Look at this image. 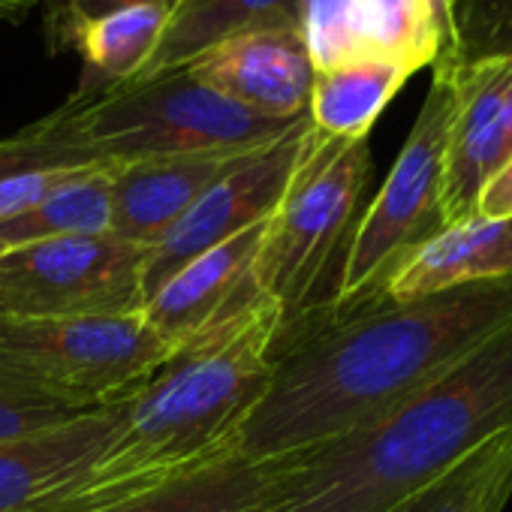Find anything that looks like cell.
<instances>
[{"instance_id":"7402d4cb","label":"cell","mask_w":512,"mask_h":512,"mask_svg":"<svg viewBox=\"0 0 512 512\" xmlns=\"http://www.w3.org/2000/svg\"><path fill=\"white\" fill-rule=\"evenodd\" d=\"M362 25L368 52L395 58L410 73L434 67L440 58L437 37L419 0H362Z\"/></svg>"},{"instance_id":"603a6c76","label":"cell","mask_w":512,"mask_h":512,"mask_svg":"<svg viewBox=\"0 0 512 512\" xmlns=\"http://www.w3.org/2000/svg\"><path fill=\"white\" fill-rule=\"evenodd\" d=\"M455 46L434 67H464L512 55V0H452Z\"/></svg>"},{"instance_id":"3957f363","label":"cell","mask_w":512,"mask_h":512,"mask_svg":"<svg viewBox=\"0 0 512 512\" xmlns=\"http://www.w3.org/2000/svg\"><path fill=\"white\" fill-rule=\"evenodd\" d=\"M512 425V323L440 377L299 455L266 512H389Z\"/></svg>"},{"instance_id":"6da1fadb","label":"cell","mask_w":512,"mask_h":512,"mask_svg":"<svg viewBox=\"0 0 512 512\" xmlns=\"http://www.w3.org/2000/svg\"><path fill=\"white\" fill-rule=\"evenodd\" d=\"M512 323V278L377 305L311 314L281 335L272 380L241 422L235 455L296 458L377 419L485 338Z\"/></svg>"},{"instance_id":"5b68a950","label":"cell","mask_w":512,"mask_h":512,"mask_svg":"<svg viewBox=\"0 0 512 512\" xmlns=\"http://www.w3.org/2000/svg\"><path fill=\"white\" fill-rule=\"evenodd\" d=\"M371 178L368 139H332L314 130L253 263L256 293L284 314V335L317 311V293L350 241Z\"/></svg>"},{"instance_id":"ba28073f","label":"cell","mask_w":512,"mask_h":512,"mask_svg":"<svg viewBox=\"0 0 512 512\" xmlns=\"http://www.w3.org/2000/svg\"><path fill=\"white\" fill-rule=\"evenodd\" d=\"M148 247L115 232L4 247L0 317H115L145 308Z\"/></svg>"},{"instance_id":"9a60e30c","label":"cell","mask_w":512,"mask_h":512,"mask_svg":"<svg viewBox=\"0 0 512 512\" xmlns=\"http://www.w3.org/2000/svg\"><path fill=\"white\" fill-rule=\"evenodd\" d=\"M512 278V217H473L443 226L389 281L380 305L416 302L479 281Z\"/></svg>"},{"instance_id":"4fadbf2b","label":"cell","mask_w":512,"mask_h":512,"mask_svg":"<svg viewBox=\"0 0 512 512\" xmlns=\"http://www.w3.org/2000/svg\"><path fill=\"white\" fill-rule=\"evenodd\" d=\"M269 217L199 253L148 296L142 314L169 344L184 347L208 326L260 296L253 284V263L266 238Z\"/></svg>"},{"instance_id":"e0dca14e","label":"cell","mask_w":512,"mask_h":512,"mask_svg":"<svg viewBox=\"0 0 512 512\" xmlns=\"http://www.w3.org/2000/svg\"><path fill=\"white\" fill-rule=\"evenodd\" d=\"M296 461L229 455L94 512H266Z\"/></svg>"},{"instance_id":"d6a6232c","label":"cell","mask_w":512,"mask_h":512,"mask_svg":"<svg viewBox=\"0 0 512 512\" xmlns=\"http://www.w3.org/2000/svg\"><path fill=\"white\" fill-rule=\"evenodd\" d=\"M0 253H4V244H0Z\"/></svg>"},{"instance_id":"2e32d148","label":"cell","mask_w":512,"mask_h":512,"mask_svg":"<svg viewBox=\"0 0 512 512\" xmlns=\"http://www.w3.org/2000/svg\"><path fill=\"white\" fill-rule=\"evenodd\" d=\"M275 25L302 28V0H172L154 52L124 88L184 73L220 43Z\"/></svg>"},{"instance_id":"484cf974","label":"cell","mask_w":512,"mask_h":512,"mask_svg":"<svg viewBox=\"0 0 512 512\" xmlns=\"http://www.w3.org/2000/svg\"><path fill=\"white\" fill-rule=\"evenodd\" d=\"M55 166H94L79 151H73L52 127V118H40L37 124L0 139V181L31 172V169H55Z\"/></svg>"},{"instance_id":"f546056e","label":"cell","mask_w":512,"mask_h":512,"mask_svg":"<svg viewBox=\"0 0 512 512\" xmlns=\"http://www.w3.org/2000/svg\"><path fill=\"white\" fill-rule=\"evenodd\" d=\"M422 4V13L437 37V46H440V58H449L452 46H455V25H452V0H419ZM434 61V64H437Z\"/></svg>"},{"instance_id":"7c38bea8","label":"cell","mask_w":512,"mask_h":512,"mask_svg":"<svg viewBox=\"0 0 512 512\" xmlns=\"http://www.w3.org/2000/svg\"><path fill=\"white\" fill-rule=\"evenodd\" d=\"M124 401L58 428L0 443V512H64L112 443Z\"/></svg>"},{"instance_id":"30bf717a","label":"cell","mask_w":512,"mask_h":512,"mask_svg":"<svg viewBox=\"0 0 512 512\" xmlns=\"http://www.w3.org/2000/svg\"><path fill=\"white\" fill-rule=\"evenodd\" d=\"M184 73L256 115L275 121H296L308 115L314 61L299 25L238 34Z\"/></svg>"},{"instance_id":"4316f807","label":"cell","mask_w":512,"mask_h":512,"mask_svg":"<svg viewBox=\"0 0 512 512\" xmlns=\"http://www.w3.org/2000/svg\"><path fill=\"white\" fill-rule=\"evenodd\" d=\"M136 4H172V0H46V40L52 52L73 49L79 31L109 13Z\"/></svg>"},{"instance_id":"83f0119b","label":"cell","mask_w":512,"mask_h":512,"mask_svg":"<svg viewBox=\"0 0 512 512\" xmlns=\"http://www.w3.org/2000/svg\"><path fill=\"white\" fill-rule=\"evenodd\" d=\"M85 169L88 166H55V169H31L4 178L0 181V223L37 208L46 196H52L58 187H64Z\"/></svg>"},{"instance_id":"d4e9b609","label":"cell","mask_w":512,"mask_h":512,"mask_svg":"<svg viewBox=\"0 0 512 512\" xmlns=\"http://www.w3.org/2000/svg\"><path fill=\"white\" fill-rule=\"evenodd\" d=\"M85 413L91 410H79L28 380H19L7 371H0V443L58 428Z\"/></svg>"},{"instance_id":"d6986e66","label":"cell","mask_w":512,"mask_h":512,"mask_svg":"<svg viewBox=\"0 0 512 512\" xmlns=\"http://www.w3.org/2000/svg\"><path fill=\"white\" fill-rule=\"evenodd\" d=\"M169 4H136L85 25L73 43L82 58V82L70 100H94L124 88L154 52Z\"/></svg>"},{"instance_id":"5bb4252c","label":"cell","mask_w":512,"mask_h":512,"mask_svg":"<svg viewBox=\"0 0 512 512\" xmlns=\"http://www.w3.org/2000/svg\"><path fill=\"white\" fill-rule=\"evenodd\" d=\"M250 151H205L115 163L112 232L151 247L223 172H229Z\"/></svg>"},{"instance_id":"8fae6325","label":"cell","mask_w":512,"mask_h":512,"mask_svg":"<svg viewBox=\"0 0 512 512\" xmlns=\"http://www.w3.org/2000/svg\"><path fill=\"white\" fill-rule=\"evenodd\" d=\"M431 70H446L452 79V115L443 151V217L452 226L476 217L485 184L509 157L503 115L509 58Z\"/></svg>"},{"instance_id":"f1b7e54d","label":"cell","mask_w":512,"mask_h":512,"mask_svg":"<svg viewBox=\"0 0 512 512\" xmlns=\"http://www.w3.org/2000/svg\"><path fill=\"white\" fill-rule=\"evenodd\" d=\"M476 217H512V154L485 184L476 205Z\"/></svg>"},{"instance_id":"1f68e13d","label":"cell","mask_w":512,"mask_h":512,"mask_svg":"<svg viewBox=\"0 0 512 512\" xmlns=\"http://www.w3.org/2000/svg\"><path fill=\"white\" fill-rule=\"evenodd\" d=\"M503 115H506V142L512 154V55H509V76H506V94H503Z\"/></svg>"},{"instance_id":"44dd1931","label":"cell","mask_w":512,"mask_h":512,"mask_svg":"<svg viewBox=\"0 0 512 512\" xmlns=\"http://www.w3.org/2000/svg\"><path fill=\"white\" fill-rule=\"evenodd\" d=\"M112 169L115 163H97L79 172L73 181L46 196L37 208L0 223V244L16 247L67 235L112 232Z\"/></svg>"},{"instance_id":"9c48e42d","label":"cell","mask_w":512,"mask_h":512,"mask_svg":"<svg viewBox=\"0 0 512 512\" xmlns=\"http://www.w3.org/2000/svg\"><path fill=\"white\" fill-rule=\"evenodd\" d=\"M314 124L302 115L275 142L244 154L229 172H223L187 211L172 223L145 256V302L148 296L172 278L184 263L214 244L263 223L281 202L299 160L308 151Z\"/></svg>"},{"instance_id":"ac0fdd59","label":"cell","mask_w":512,"mask_h":512,"mask_svg":"<svg viewBox=\"0 0 512 512\" xmlns=\"http://www.w3.org/2000/svg\"><path fill=\"white\" fill-rule=\"evenodd\" d=\"M413 73L386 55H362L314 73L308 118L332 139H368L371 127Z\"/></svg>"},{"instance_id":"ffe728a7","label":"cell","mask_w":512,"mask_h":512,"mask_svg":"<svg viewBox=\"0 0 512 512\" xmlns=\"http://www.w3.org/2000/svg\"><path fill=\"white\" fill-rule=\"evenodd\" d=\"M512 497V425L389 512H503Z\"/></svg>"},{"instance_id":"8992f818","label":"cell","mask_w":512,"mask_h":512,"mask_svg":"<svg viewBox=\"0 0 512 512\" xmlns=\"http://www.w3.org/2000/svg\"><path fill=\"white\" fill-rule=\"evenodd\" d=\"M452 115V79L434 70L413 130L383 187L359 214L341 266L317 317H350L383 302L395 272L443 226V151Z\"/></svg>"},{"instance_id":"cb8c5ba5","label":"cell","mask_w":512,"mask_h":512,"mask_svg":"<svg viewBox=\"0 0 512 512\" xmlns=\"http://www.w3.org/2000/svg\"><path fill=\"white\" fill-rule=\"evenodd\" d=\"M302 31L314 73L371 55L365 46L362 0H302Z\"/></svg>"},{"instance_id":"4dcf8cb0","label":"cell","mask_w":512,"mask_h":512,"mask_svg":"<svg viewBox=\"0 0 512 512\" xmlns=\"http://www.w3.org/2000/svg\"><path fill=\"white\" fill-rule=\"evenodd\" d=\"M34 7H37V0H0V19L19 25L31 16Z\"/></svg>"},{"instance_id":"277c9868","label":"cell","mask_w":512,"mask_h":512,"mask_svg":"<svg viewBox=\"0 0 512 512\" xmlns=\"http://www.w3.org/2000/svg\"><path fill=\"white\" fill-rule=\"evenodd\" d=\"M49 118L55 133L91 163L250 151L275 142L299 121L256 115L205 88L190 73L118 88L82 103L67 100Z\"/></svg>"},{"instance_id":"52a82bcc","label":"cell","mask_w":512,"mask_h":512,"mask_svg":"<svg viewBox=\"0 0 512 512\" xmlns=\"http://www.w3.org/2000/svg\"><path fill=\"white\" fill-rule=\"evenodd\" d=\"M178 353L145 314L0 317V371L79 407L100 410L139 392Z\"/></svg>"},{"instance_id":"7a4b0ae2","label":"cell","mask_w":512,"mask_h":512,"mask_svg":"<svg viewBox=\"0 0 512 512\" xmlns=\"http://www.w3.org/2000/svg\"><path fill=\"white\" fill-rule=\"evenodd\" d=\"M284 335L281 308L253 296L178 353L130 398L64 512H94L235 455L241 422L266 392Z\"/></svg>"}]
</instances>
